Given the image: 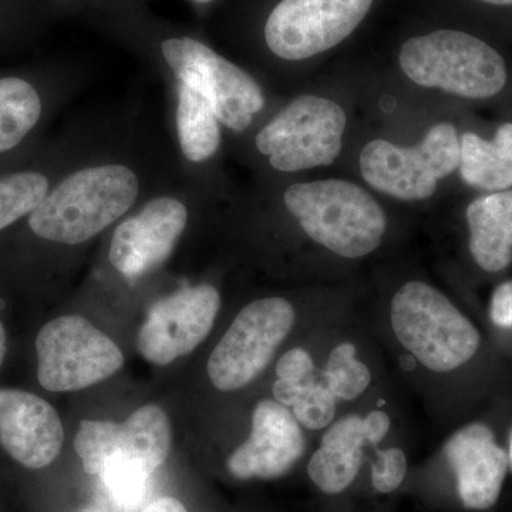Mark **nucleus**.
<instances>
[{
    "instance_id": "1",
    "label": "nucleus",
    "mask_w": 512,
    "mask_h": 512,
    "mask_svg": "<svg viewBox=\"0 0 512 512\" xmlns=\"http://www.w3.org/2000/svg\"><path fill=\"white\" fill-rule=\"evenodd\" d=\"M386 326L400 352L431 379L468 365L481 346L476 325L447 295L423 281L406 282L394 292Z\"/></svg>"
},
{
    "instance_id": "2",
    "label": "nucleus",
    "mask_w": 512,
    "mask_h": 512,
    "mask_svg": "<svg viewBox=\"0 0 512 512\" xmlns=\"http://www.w3.org/2000/svg\"><path fill=\"white\" fill-rule=\"evenodd\" d=\"M140 181L123 164H100L67 175L26 218L36 238L79 245L119 220L136 202Z\"/></svg>"
},
{
    "instance_id": "3",
    "label": "nucleus",
    "mask_w": 512,
    "mask_h": 512,
    "mask_svg": "<svg viewBox=\"0 0 512 512\" xmlns=\"http://www.w3.org/2000/svg\"><path fill=\"white\" fill-rule=\"evenodd\" d=\"M284 201L303 232L340 258H365L382 245L386 214L359 185L343 180L293 184Z\"/></svg>"
},
{
    "instance_id": "4",
    "label": "nucleus",
    "mask_w": 512,
    "mask_h": 512,
    "mask_svg": "<svg viewBox=\"0 0 512 512\" xmlns=\"http://www.w3.org/2000/svg\"><path fill=\"white\" fill-rule=\"evenodd\" d=\"M400 66L419 86L466 99H490L507 84V64L490 43L463 30L412 37L400 49Z\"/></svg>"
},
{
    "instance_id": "5",
    "label": "nucleus",
    "mask_w": 512,
    "mask_h": 512,
    "mask_svg": "<svg viewBox=\"0 0 512 512\" xmlns=\"http://www.w3.org/2000/svg\"><path fill=\"white\" fill-rule=\"evenodd\" d=\"M170 448V420L156 404L140 407L124 423L83 420L74 437V450L84 471L100 476L104 484L147 483L167 460Z\"/></svg>"
},
{
    "instance_id": "6",
    "label": "nucleus",
    "mask_w": 512,
    "mask_h": 512,
    "mask_svg": "<svg viewBox=\"0 0 512 512\" xmlns=\"http://www.w3.org/2000/svg\"><path fill=\"white\" fill-rule=\"evenodd\" d=\"M298 319L295 305L281 296L248 303L208 359L212 386L222 393H234L254 383L291 336Z\"/></svg>"
},
{
    "instance_id": "7",
    "label": "nucleus",
    "mask_w": 512,
    "mask_h": 512,
    "mask_svg": "<svg viewBox=\"0 0 512 512\" xmlns=\"http://www.w3.org/2000/svg\"><path fill=\"white\" fill-rule=\"evenodd\" d=\"M37 379L47 392L83 390L109 379L124 365L119 346L79 315L50 320L36 339Z\"/></svg>"
},
{
    "instance_id": "8",
    "label": "nucleus",
    "mask_w": 512,
    "mask_h": 512,
    "mask_svg": "<svg viewBox=\"0 0 512 512\" xmlns=\"http://www.w3.org/2000/svg\"><path fill=\"white\" fill-rule=\"evenodd\" d=\"M458 165L460 138L448 123L431 127L417 147L375 140L360 154V170L367 183L403 201L427 200L436 191L437 181L454 173Z\"/></svg>"
},
{
    "instance_id": "9",
    "label": "nucleus",
    "mask_w": 512,
    "mask_h": 512,
    "mask_svg": "<svg viewBox=\"0 0 512 512\" xmlns=\"http://www.w3.org/2000/svg\"><path fill=\"white\" fill-rule=\"evenodd\" d=\"M346 114L335 101L301 96L256 136L259 153L285 173L330 165L342 150Z\"/></svg>"
},
{
    "instance_id": "10",
    "label": "nucleus",
    "mask_w": 512,
    "mask_h": 512,
    "mask_svg": "<svg viewBox=\"0 0 512 512\" xmlns=\"http://www.w3.org/2000/svg\"><path fill=\"white\" fill-rule=\"evenodd\" d=\"M161 52L180 82L200 87L218 121L232 131L247 130L255 114L264 109L265 97L259 84L204 43L191 37L168 39L161 45Z\"/></svg>"
},
{
    "instance_id": "11",
    "label": "nucleus",
    "mask_w": 512,
    "mask_h": 512,
    "mask_svg": "<svg viewBox=\"0 0 512 512\" xmlns=\"http://www.w3.org/2000/svg\"><path fill=\"white\" fill-rule=\"evenodd\" d=\"M372 5L373 0H282L266 22V45L281 59H309L352 35Z\"/></svg>"
},
{
    "instance_id": "12",
    "label": "nucleus",
    "mask_w": 512,
    "mask_h": 512,
    "mask_svg": "<svg viewBox=\"0 0 512 512\" xmlns=\"http://www.w3.org/2000/svg\"><path fill=\"white\" fill-rule=\"evenodd\" d=\"M220 309V292L207 284L188 286L161 299L138 330V352L153 365H170L207 339Z\"/></svg>"
},
{
    "instance_id": "13",
    "label": "nucleus",
    "mask_w": 512,
    "mask_h": 512,
    "mask_svg": "<svg viewBox=\"0 0 512 512\" xmlns=\"http://www.w3.org/2000/svg\"><path fill=\"white\" fill-rule=\"evenodd\" d=\"M305 430L292 410L274 399L261 400L252 413L251 433L232 451L227 470L237 480H275L288 474L305 456Z\"/></svg>"
},
{
    "instance_id": "14",
    "label": "nucleus",
    "mask_w": 512,
    "mask_h": 512,
    "mask_svg": "<svg viewBox=\"0 0 512 512\" xmlns=\"http://www.w3.org/2000/svg\"><path fill=\"white\" fill-rule=\"evenodd\" d=\"M187 222L188 210L183 201L174 197L154 198L114 231L111 265L130 279L148 274L173 254Z\"/></svg>"
},
{
    "instance_id": "15",
    "label": "nucleus",
    "mask_w": 512,
    "mask_h": 512,
    "mask_svg": "<svg viewBox=\"0 0 512 512\" xmlns=\"http://www.w3.org/2000/svg\"><path fill=\"white\" fill-rule=\"evenodd\" d=\"M64 429L55 407L36 394L0 389V446L30 470L55 463Z\"/></svg>"
},
{
    "instance_id": "16",
    "label": "nucleus",
    "mask_w": 512,
    "mask_h": 512,
    "mask_svg": "<svg viewBox=\"0 0 512 512\" xmlns=\"http://www.w3.org/2000/svg\"><path fill=\"white\" fill-rule=\"evenodd\" d=\"M444 456L456 474L457 491L464 507L483 511L497 503L510 461L487 424L461 427L447 440Z\"/></svg>"
},
{
    "instance_id": "17",
    "label": "nucleus",
    "mask_w": 512,
    "mask_h": 512,
    "mask_svg": "<svg viewBox=\"0 0 512 512\" xmlns=\"http://www.w3.org/2000/svg\"><path fill=\"white\" fill-rule=\"evenodd\" d=\"M367 443L363 414L346 413L323 431L319 447L308 463L312 483L322 493L336 495L348 490L359 476Z\"/></svg>"
},
{
    "instance_id": "18",
    "label": "nucleus",
    "mask_w": 512,
    "mask_h": 512,
    "mask_svg": "<svg viewBox=\"0 0 512 512\" xmlns=\"http://www.w3.org/2000/svg\"><path fill=\"white\" fill-rule=\"evenodd\" d=\"M468 248L476 264L497 274L512 262V190L493 192L468 205Z\"/></svg>"
},
{
    "instance_id": "19",
    "label": "nucleus",
    "mask_w": 512,
    "mask_h": 512,
    "mask_svg": "<svg viewBox=\"0 0 512 512\" xmlns=\"http://www.w3.org/2000/svg\"><path fill=\"white\" fill-rule=\"evenodd\" d=\"M45 116V97L32 80L0 76V161L18 151Z\"/></svg>"
},
{
    "instance_id": "20",
    "label": "nucleus",
    "mask_w": 512,
    "mask_h": 512,
    "mask_svg": "<svg viewBox=\"0 0 512 512\" xmlns=\"http://www.w3.org/2000/svg\"><path fill=\"white\" fill-rule=\"evenodd\" d=\"M177 130L181 150L192 163L210 160L220 148V121L195 84L180 82L178 87Z\"/></svg>"
},
{
    "instance_id": "21",
    "label": "nucleus",
    "mask_w": 512,
    "mask_h": 512,
    "mask_svg": "<svg viewBox=\"0 0 512 512\" xmlns=\"http://www.w3.org/2000/svg\"><path fill=\"white\" fill-rule=\"evenodd\" d=\"M319 377L339 403L362 399L376 382L372 365L353 339H340L330 346L319 363Z\"/></svg>"
},
{
    "instance_id": "22",
    "label": "nucleus",
    "mask_w": 512,
    "mask_h": 512,
    "mask_svg": "<svg viewBox=\"0 0 512 512\" xmlns=\"http://www.w3.org/2000/svg\"><path fill=\"white\" fill-rule=\"evenodd\" d=\"M460 170L464 183L478 190L498 192L512 187V167L501 156L493 141L476 133L460 138Z\"/></svg>"
},
{
    "instance_id": "23",
    "label": "nucleus",
    "mask_w": 512,
    "mask_h": 512,
    "mask_svg": "<svg viewBox=\"0 0 512 512\" xmlns=\"http://www.w3.org/2000/svg\"><path fill=\"white\" fill-rule=\"evenodd\" d=\"M52 188V181L39 168L0 173V232L25 220Z\"/></svg>"
},
{
    "instance_id": "24",
    "label": "nucleus",
    "mask_w": 512,
    "mask_h": 512,
    "mask_svg": "<svg viewBox=\"0 0 512 512\" xmlns=\"http://www.w3.org/2000/svg\"><path fill=\"white\" fill-rule=\"evenodd\" d=\"M339 400L320 380L303 390L298 402L292 407L293 416L302 429L312 433H323L339 416Z\"/></svg>"
},
{
    "instance_id": "25",
    "label": "nucleus",
    "mask_w": 512,
    "mask_h": 512,
    "mask_svg": "<svg viewBox=\"0 0 512 512\" xmlns=\"http://www.w3.org/2000/svg\"><path fill=\"white\" fill-rule=\"evenodd\" d=\"M407 456L400 447H376V461L372 464L373 488L380 494H390L402 485L407 474Z\"/></svg>"
},
{
    "instance_id": "26",
    "label": "nucleus",
    "mask_w": 512,
    "mask_h": 512,
    "mask_svg": "<svg viewBox=\"0 0 512 512\" xmlns=\"http://www.w3.org/2000/svg\"><path fill=\"white\" fill-rule=\"evenodd\" d=\"M276 379L291 382L311 383L319 377V363H316L311 350L293 346L279 357L275 366Z\"/></svg>"
},
{
    "instance_id": "27",
    "label": "nucleus",
    "mask_w": 512,
    "mask_h": 512,
    "mask_svg": "<svg viewBox=\"0 0 512 512\" xmlns=\"http://www.w3.org/2000/svg\"><path fill=\"white\" fill-rule=\"evenodd\" d=\"M490 319L497 328H512V281L495 288L490 302Z\"/></svg>"
},
{
    "instance_id": "28",
    "label": "nucleus",
    "mask_w": 512,
    "mask_h": 512,
    "mask_svg": "<svg viewBox=\"0 0 512 512\" xmlns=\"http://www.w3.org/2000/svg\"><path fill=\"white\" fill-rule=\"evenodd\" d=\"M392 417L386 410L375 407L369 412L363 414V424H365V433L369 447H379L392 431Z\"/></svg>"
},
{
    "instance_id": "29",
    "label": "nucleus",
    "mask_w": 512,
    "mask_h": 512,
    "mask_svg": "<svg viewBox=\"0 0 512 512\" xmlns=\"http://www.w3.org/2000/svg\"><path fill=\"white\" fill-rule=\"evenodd\" d=\"M494 146L500 151L501 156L512 167V123H505L498 128L493 138Z\"/></svg>"
},
{
    "instance_id": "30",
    "label": "nucleus",
    "mask_w": 512,
    "mask_h": 512,
    "mask_svg": "<svg viewBox=\"0 0 512 512\" xmlns=\"http://www.w3.org/2000/svg\"><path fill=\"white\" fill-rule=\"evenodd\" d=\"M141 512H188L181 501L173 497H161L147 505Z\"/></svg>"
},
{
    "instance_id": "31",
    "label": "nucleus",
    "mask_w": 512,
    "mask_h": 512,
    "mask_svg": "<svg viewBox=\"0 0 512 512\" xmlns=\"http://www.w3.org/2000/svg\"><path fill=\"white\" fill-rule=\"evenodd\" d=\"M6 356V332L3 328L2 322H0V366H2L3 360Z\"/></svg>"
},
{
    "instance_id": "32",
    "label": "nucleus",
    "mask_w": 512,
    "mask_h": 512,
    "mask_svg": "<svg viewBox=\"0 0 512 512\" xmlns=\"http://www.w3.org/2000/svg\"><path fill=\"white\" fill-rule=\"evenodd\" d=\"M508 461H510V467L512 470V431H511V437H510V451H508Z\"/></svg>"
},
{
    "instance_id": "33",
    "label": "nucleus",
    "mask_w": 512,
    "mask_h": 512,
    "mask_svg": "<svg viewBox=\"0 0 512 512\" xmlns=\"http://www.w3.org/2000/svg\"><path fill=\"white\" fill-rule=\"evenodd\" d=\"M194 2H197V3H210V2H212V0H194Z\"/></svg>"
}]
</instances>
